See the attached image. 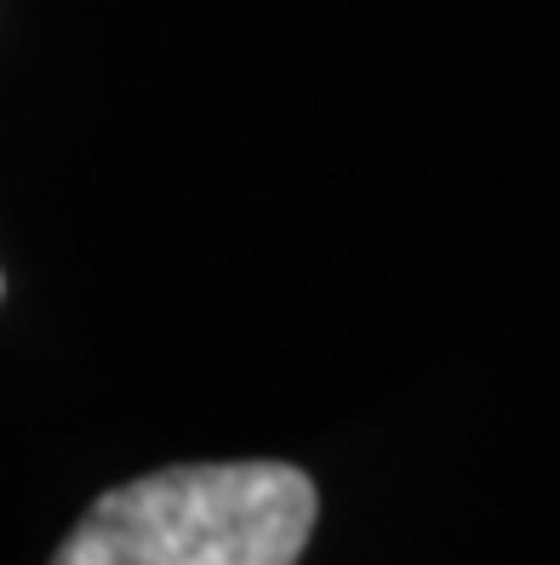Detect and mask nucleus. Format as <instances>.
Returning <instances> with one entry per match:
<instances>
[{"label": "nucleus", "mask_w": 560, "mask_h": 565, "mask_svg": "<svg viewBox=\"0 0 560 565\" xmlns=\"http://www.w3.org/2000/svg\"><path fill=\"white\" fill-rule=\"evenodd\" d=\"M315 514L292 462H178L104 491L52 565H298Z\"/></svg>", "instance_id": "obj_1"}, {"label": "nucleus", "mask_w": 560, "mask_h": 565, "mask_svg": "<svg viewBox=\"0 0 560 565\" xmlns=\"http://www.w3.org/2000/svg\"><path fill=\"white\" fill-rule=\"evenodd\" d=\"M0 297H7V280H0Z\"/></svg>", "instance_id": "obj_2"}]
</instances>
